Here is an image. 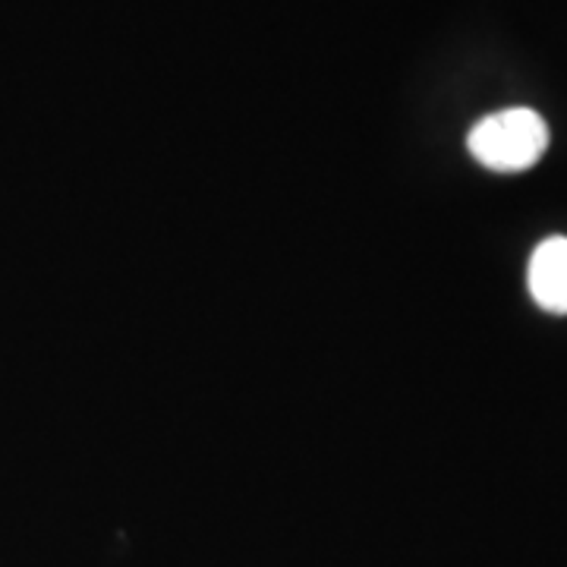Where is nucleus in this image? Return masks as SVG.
Returning <instances> with one entry per match:
<instances>
[{"instance_id": "nucleus-2", "label": "nucleus", "mask_w": 567, "mask_h": 567, "mask_svg": "<svg viewBox=\"0 0 567 567\" xmlns=\"http://www.w3.org/2000/svg\"><path fill=\"white\" fill-rule=\"evenodd\" d=\"M527 284L536 306L567 316V237H548L533 249Z\"/></svg>"}, {"instance_id": "nucleus-1", "label": "nucleus", "mask_w": 567, "mask_h": 567, "mask_svg": "<svg viewBox=\"0 0 567 567\" xmlns=\"http://www.w3.org/2000/svg\"><path fill=\"white\" fill-rule=\"evenodd\" d=\"M466 148L488 171L520 174L546 155L548 126L533 107H507L476 123Z\"/></svg>"}]
</instances>
